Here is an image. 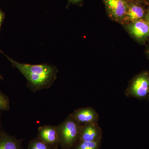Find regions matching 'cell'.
<instances>
[{
  "instance_id": "cell-1",
  "label": "cell",
  "mask_w": 149,
  "mask_h": 149,
  "mask_svg": "<svg viewBox=\"0 0 149 149\" xmlns=\"http://www.w3.org/2000/svg\"><path fill=\"white\" fill-rule=\"evenodd\" d=\"M0 52L24 75L29 88L33 91H40L49 88L56 78L57 69L56 67L45 63L32 65L20 63L9 57L1 50Z\"/></svg>"
},
{
  "instance_id": "cell-2",
  "label": "cell",
  "mask_w": 149,
  "mask_h": 149,
  "mask_svg": "<svg viewBox=\"0 0 149 149\" xmlns=\"http://www.w3.org/2000/svg\"><path fill=\"white\" fill-rule=\"evenodd\" d=\"M127 97L139 100L149 97V72L144 71L137 74L131 80L125 92Z\"/></svg>"
},
{
  "instance_id": "cell-3",
  "label": "cell",
  "mask_w": 149,
  "mask_h": 149,
  "mask_svg": "<svg viewBox=\"0 0 149 149\" xmlns=\"http://www.w3.org/2000/svg\"><path fill=\"white\" fill-rule=\"evenodd\" d=\"M81 125L70 116L61 125L58 129L59 139L65 147L71 148L79 139Z\"/></svg>"
},
{
  "instance_id": "cell-4",
  "label": "cell",
  "mask_w": 149,
  "mask_h": 149,
  "mask_svg": "<svg viewBox=\"0 0 149 149\" xmlns=\"http://www.w3.org/2000/svg\"><path fill=\"white\" fill-rule=\"evenodd\" d=\"M103 1L110 18L123 23L128 9L129 3L128 0H103Z\"/></svg>"
},
{
  "instance_id": "cell-5",
  "label": "cell",
  "mask_w": 149,
  "mask_h": 149,
  "mask_svg": "<svg viewBox=\"0 0 149 149\" xmlns=\"http://www.w3.org/2000/svg\"><path fill=\"white\" fill-rule=\"evenodd\" d=\"M130 36L139 43L146 42L149 39V23L145 19H141L125 25Z\"/></svg>"
},
{
  "instance_id": "cell-6",
  "label": "cell",
  "mask_w": 149,
  "mask_h": 149,
  "mask_svg": "<svg viewBox=\"0 0 149 149\" xmlns=\"http://www.w3.org/2000/svg\"><path fill=\"white\" fill-rule=\"evenodd\" d=\"M102 133L97 123H93L81 126L80 141L93 142L101 141Z\"/></svg>"
},
{
  "instance_id": "cell-7",
  "label": "cell",
  "mask_w": 149,
  "mask_h": 149,
  "mask_svg": "<svg viewBox=\"0 0 149 149\" xmlns=\"http://www.w3.org/2000/svg\"><path fill=\"white\" fill-rule=\"evenodd\" d=\"M70 116L77 123L83 125L97 122L99 119L98 113L91 107L83 108L76 110Z\"/></svg>"
},
{
  "instance_id": "cell-8",
  "label": "cell",
  "mask_w": 149,
  "mask_h": 149,
  "mask_svg": "<svg viewBox=\"0 0 149 149\" xmlns=\"http://www.w3.org/2000/svg\"><path fill=\"white\" fill-rule=\"evenodd\" d=\"M147 10H146L142 4L139 3L129 2L127 13L122 24H129L145 19Z\"/></svg>"
},
{
  "instance_id": "cell-9",
  "label": "cell",
  "mask_w": 149,
  "mask_h": 149,
  "mask_svg": "<svg viewBox=\"0 0 149 149\" xmlns=\"http://www.w3.org/2000/svg\"><path fill=\"white\" fill-rule=\"evenodd\" d=\"M39 134L42 141L47 144L56 143L59 139L58 130L52 126L41 127L39 129Z\"/></svg>"
},
{
  "instance_id": "cell-10",
  "label": "cell",
  "mask_w": 149,
  "mask_h": 149,
  "mask_svg": "<svg viewBox=\"0 0 149 149\" xmlns=\"http://www.w3.org/2000/svg\"><path fill=\"white\" fill-rule=\"evenodd\" d=\"M0 149H19L18 143L8 136L0 138Z\"/></svg>"
},
{
  "instance_id": "cell-11",
  "label": "cell",
  "mask_w": 149,
  "mask_h": 149,
  "mask_svg": "<svg viewBox=\"0 0 149 149\" xmlns=\"http://www.w3.org/2000/svg\"><path fill=\"white\" fill-rule=\"evenodd\" d=\"M101 141H80L76 149H99L100 146Z\"/></svg>"
},
{
  "instance_id": "cell-12",
  "label": "cell",
  "mask_w": 149,
  "mask_h": 149,
  "mask_svg": "<svg viewBox=\"0 0 149 149\" xmlns=\"http://www.w3.org/2000/svg\"><path fill=\"white\" fill-rule=\"evenodd\" d=\"M28 149H48V147L44 141L37 140L30 143Z\"/></svg>"
},
{
  "instance_id": "cell-13",
  "label": "cell",
  "mask_w": 149,
  "mask_h": 149,
  "mask_svg": "<svg viewBox=\"0 0 149 149\" xmlns=\"http://www.w3.org/2000/svg\"><path fill=\"white\" fill-rule=\"evenodd\" d=\"M9 102L6 96L0 93V110H6L8 108Z\"/></svg>"
},
{
  "instance_id": "cell-14",
  "label": "cell",
  "mask_w": 149,
  "mask_h": 149,
  "mask_svg": "<svg viewBox=\"0 0 149 149\" xmlns=\"http://www.w3.org/2000/svg\"><path fill=\"white\" fill-rule=\"evenodd\" d=\"M67 1L69 4L80 5L83 3L84 0H67Z\"/></svg>"
},
{
  "instance_id": "cell-15",
  "label": "cell",
  "mask_w": 149,
  "mask_h": 149,
  "mask_svg": "<svg viewBox=\"0 0 149 149\" xmlns=\"http://www.w3.org/2000/svg\"><path fill=\"white\" fill-rule=\"evenodd\" d=\"M5 18V14L0 8V27L1 26L3 21Z\"/></svg>"
},
{
  "instance_id": "cell-16",
  "label": "cell",
  "mask_w": 149,
  "mask_h": 149,
  "mask_svg": "<svg viewBox=\"0 0 149 149\" xmlns=\"http://www.w3.org/2000/svg\"><path fill=\"white\" fill-rule=\"evenodd\" d=\"M148 0H128L129 2H133L139 3L143 4L146 3Z\"/></svg>"
},
{
  "instance_id": "cell-17",
  "label": "cell",
  "mask_w": 149,
  "mask_h": 149,
  "mask_svg": "<svg viewBox=\"0 0 149 149\" xmlns=\"http://www.w3.org/2000/svg\"><path fill=\"white\" fill-rule=\"evenodd\" d=\"M145 19L149 23V7L147 9Z\"/></svg>"
},
{
  "instance_id": "cell-18",
  "label": "cell",
  "mask_w": 149,
  "mask_h": 149,
  "mask_svg": "<svg viewBox=\"0 0 149 149\" xmlns=\"http://www.w3.org/2000/svg\"><path fill=\"white\" fill-rule=\"evenodd\" d=\"M146 53L147 56L148 57L149 59V44L148 45V47H147L146 51Z\"/></svg>"
},
{
  "instance_id": "cell-19",
  "label": "cell",
  "mask_w": 149,
  "mask_h": 149,
  "mask_svg": "<svg viewBox=\"0 0 149 149\" xmlns=\"http://www.w3.org/2000/svg\"><path fill=\"white\" fill-rule=\"evenodd\" d=\"M0 78H2V77H1V75H0Z\"/></svg>"
},
{
  "instance_id": "cell-20",
  "label": "cell",
  "mask_w": 149,
  "mask_h": 149,
  "mask_svg": "<svg viewBox=\"0 0 149 149\" xmlns=\"http://www.w3.org/2000/svg\"><path fill=\"white\" fill-rule=\"evenodd\" d=\"M148 99H149V97H148Z\"/></svg>"
}]
</instances>
